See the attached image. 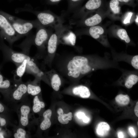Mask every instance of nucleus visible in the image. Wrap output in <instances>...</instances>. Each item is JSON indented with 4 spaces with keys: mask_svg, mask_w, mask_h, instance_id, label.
Wrapping results in <instances>:
<instances>
[{
    "mask_svg": "<svg viewBox=\"0 0 138 138\" xmlns=\"http://www.w3.org/2000/svg\"><path fill=\"white\" fill-rule=\"evenodd\" d=\"M109 56L98 55H79L74 56L68 62L66 68L68 75L77 78L99 69L120 67L117 62Z\"/></svg>",
    "mask_w": 138,
    "mask_h": 138,
    "instance_id": "1",
    "label": "nucleus"
},
{
    "mask_svg": "<svg viewBox=\"0 0 138 138\" xmlns=\"http://www.w3.org/2000/svg\"><path fill=\"white\" fill-rule=\"evenodd\" d=\"M26 36L25 39L17 47L21 49L22 51L18 52L13 50L11 47L6 45L4 39L0 37V50L3 55L4 62H10L14 64L17 67L25 59L30 57V49L33 45L34 35L30 32Z\"/></svg>",
    "mask_w": 138,
    "mask_h": 138,
    "instance_id": "2",
    "label": "nucleus"
},
{
    "mask_svg": "<svg viewBox=\"0 0 138 138\" xmlns=\"http://www.w3.org/2000/svg\"><path fill=\"white\" fill-rule=\"evenodd\" d=\"M12 108L17 114L18 125L25 129L27 128L29 131L34 121L31 100L27 97L19 104L12 105Z\"/></svg>",
    "mask_w": 138,
    "mask_h": 138,
    "instance_id": "3",
    "label": "nucleus"
},
{
    "mask_svg": "<svg viewBox=\"0 0 138 138\" xmlns=\"http://www.w3.org/2000/svg\"><path fill=\"white\" fill-rule=\"evenodd\" d=\"M2 12L16 32L22 37L28 35L33 28L42 25L38 20H24L4 12Z\"/></svg>",
    "mask_w": 138,
    "mask_h": 138,
    "instance_id": "4",
    "label": "nucleus"
},
{
    "mask_svg": "<svg viewBox=\"0 0 138 138\" xmlns=\"http://www.w3.org/2000/svg\"><path fill=\"white\" fill-rule=\"evenodd\" d=\"M0 37L7 41L11 47L15 41L22 38L2 11H0Z\"/></svg>",
    "mask_w": 138,
    "mask_h": 138,
    "instance_id": "5",
    "label": "nucleus"
},
{
    "mask_svg": "<svg viewBox=\"0 0 138 138\" xmlns=\"http://www.w3.org/2000/svg\"><path fill=\"white\" fill-rule=\"evenodd\" d=\"M36 33L34 35L33 45L37 48V52L35 56L37 59L44 57L45 48V45L50 37L48 30L41 25L37 28Z\"/></svg>",
    "mask_w": 138,
    "mask_h": 138,
    "instance_id": "6",
    "label": "nucleus"
},
{
    "mask_svg": "<svg viewBox=\"0 0 138 138\" xmlns=\"http://www.w3.org/2000/svg\"><path fill=\"white\" fill-rule=\"evenodd\" d=\"M13 83V87L10 93L8 103L12 105L20 102L28 96L26 83L22 80L18 83Z\"/></svg>",
    "mask_w": 138,
    "mask_h": 138,
    "instance_id": "7",
    "label": "nucleus"
},
{
    "mask_svg": "<svg viewBox=\"0 0 138 138\" xmlns=\"http://www.w3.org/2000/svg\"><path fill=\"white\" fill-rule=\"evenodd\" d=\"M24 12L30 13L35 15L40 24L43 26L50 25L55 21L54 16L51 14L45 11L38 12L30 8H21L16 11L17 13Z\"/></svg>",
    "mask_w": 138,
    "mask_h": 138,
    "instance_id": "8",
    "label": "nucleus"
},
{
    "mask_svg": "<svg viewBox=\"0 0 138 138\" xmlns=\"http://www.w3.org/2000/svg\"><path fill=\"white\" fill-rule=\"evenodd\" d=\"M59 37L54 33L50 36L47 43V54L44 57L43 63L50 66L57 49Z\"/></svg>",
    "mask_w": 138,
    "mask_h": 138,
    "instance_id": "9",
    "label": "nucleus"
},
{
    "mask_svg": "<svg viewBox=\"0 0 138 138\" xmlns=\"http://www.w3.org/2000/svg\"><path fill=\"white\" fill-rule=\"evenodd\" d=\"M89 33L92 38L103 46L107 47L109 46L106 33L101 27L99 26L91 27L89 30Z\"/></svg>",
    "mask_w": 138,
    "mask_h": 138,
    "instance_id": "10",
    "label": "nucleus"
},
{
    "mask_svg": "<svg viewBox=\"0 0 138 138\" xmlns=\"http://www.w3.org/2000/svg\"><path fill=\"white\" fill-rule=\"evenodd\" d=\"M10 80L6 78L0 72V92L4 100L8 103L13 84Z\"/></svg>",
    "mask_w": 138,
    "mask_h": 138,
    "instance_id": "11",
    "label": "nucleus"
},
{
    "mask_svg": "<svg viewBox=\"0 0 138 138\" xmlns=\"http://www.w3.org/2000/svg\"><path fill=\"white\" fill-rule=\"evenodd\" d=\"M122 72V76L125 78L124 86L130 89L138 81V72L137 71H128L121 69Z\"/></svg>",
    "mask_w": 138,
    "mask_h": 138,
    "instance_id": "12",
    "label": "nucleus"
},
{
    "mask_svg": "<svg viewBox=\"0 0 138 138\" xmlns=\"http://www.w3.org/2000/svg\"><path fill=\"white\" fill-rule=\"evenodd\" d=\"M40 80L35 78L33 81L29 80L26 82L27 86V93L32 97L38 95L41 92V89L40 86L37 84V83Z\"/></svg>",
    "mask_w": 138,
    "mask_h": 138,
    "instance_id": "13",
    "label": "nucleus"
},
{
    "mask_svg": "<svg viewBox=\"0 0 138 138\" xmlns=\"http://www.w3.org/2000/svg\"><path fill=\"white\" fill-rule=\"evenodd\" d=\"M49 79L50 78L51 84L53 89L56 91H58L61 84V78L57 73L52 70L45 72Z\"/></svg>",
    "mask_w": 138,
    "mask_h": 138,
    "instance_id": "14",
    "label": "nucleus"
},
{
    "mask_svg": "<svg viewBox=\"0 0 138 138\" xmlns=\"http://www.w3.org/2000/svg\"><path fill=\"white\" fill-rule=\"evenodd\" d=\"M12 135L15 138H31L32 136L29 131H27L25 128L19 125L14 124Z\"/></svg>",
    "mask_w": 138,
    "mask_h": 138,
    "instance_id": "15",
    "label": "nucleus"
},
{
    "mask_svg": "<svg viewBox=\"0 0 138 138\" xmlns=\"http://www.w3.org/2000/svg\"><path fill=\"white\" fill-rule=\"evenodd\" d=\"M52 114V110L48 109L44 111L42 114L43 119L40 125V129L42 131H45L51 126V123L50 119Z\"/></svg>",
    "mask_w": 138,
    "mask_h": 138,
    "instance_id": "16",
    "label": "nucleus"
},
{
    "mask_svg": "<svg viewBox=\"0 0 138 138\" xmlns=\"http://www.w3.org/2000/svg\"><path fill=\"white\" fill-rule=\"evenodd\" d=\"M64 33L60 37L61 38V41L63 43L72 46L75 44L76 37L75 34L71 31H67Z\"/></svg>",
    "mask_w": 138,
    "mask_h": 138,
    "instance_id": "17",
    "label": "nucleus"
},
{
    "mask_svg": "<svg viewBox=\"0 0 138 138\" xmlns=\"http://www.w3.org/2000/svg\"><path fill=\"white\" fill-rule=\"evenodd\" d=\"M73 94L83 98H89L90 93L89 88L83 85H79L74 87L72 89Z\"/></svg>",
    "mask_w": 138,
    "mask_h": 138,
    "instance_id": "18",
    "label": "nucleus"
},
{
    "mask_svg": "<svg viewBox=\"0 0 138 138\" xmlns=\"http://www.w3.org/2000/svg\"><path fill=\"white\" fill-rule=\"evenodd\" d=\"M38 95L34 96L33 99L31 108L33 113L40 112L45 107L44 103L40 100Z\"/></svg>",
    "mask_w": 138,
    "mask_h": 138,
    "instance_id": "19",
    "label": "nucleus"
},
{
    "mask_svg": "<svg viewBox=\"0 0 138 138\" xmlns=\"http://www.w3.org/2000/svg\"><path fill=\"white\" fill-rule=\"evenodd\" d=\"M110 129V126L107 123L101 122L99 123L97 126L96 132L99 136H104L108 134Z\"/></svg>",
    "mask_w": 138,
    "mask_h": 138,
    "instance_id": "20",
    "label": "nucleus"
},
{
    "mask_svg": "<svg viewBox=\"0 0 138 138\" xmlns=\"http://www.w3.org/2000/svg\"><path fill=\"white\" fill-rule=\"evenodd\" d=\"M14 124L11 122L10 114L0 113V130Z\"/></svg>",
    "mask_w": 138,
    "mask_h": 138,
    "instance_id": "21",
    "label": "nucleus"
},
{
    "mask_svg": "<svg viewBox=\"0 0 138 138\" xmlns=\"http://www.w3.org/2000/svg\"><path fill=\"white\" fill-rule=\"evenodd\" d=\"M102 20L101 16L98 14H96L86 19L85 21V24L87 26L92 27L99 24Z\"/></svg>",
    "mask_w": 138,
    "mask_h": 138,
    "instance_id": "22",
    "label": "nucleus"
},
{
    "mask_svg": "<svg viewBox=\"0 0 138 138\" xmlns=\"http://www.w3.org/2000/svg\"><path fill=\"white\" fill-rule=\"evenodd\" d=\"M102 3V0H89L85 4V7L88 10H94L100 7Z\"/></svg>",
    "mask_w": 138,
    "mask_h": 138,
    "instance_id": "23",
    "label": "nucleus"
},
{
    "mask_svg": "<svg viewBox=\"0 0 138 138\" xmlns=\"http://www.w3.org/2000/svg\"><path fill=\"white\" fill-rule=\"evenodd\" d=\"M115 99L116 102L121 106H126L129 104L130 101L129 96L120 94L116 96Z\"/></svg>",
    "mask_w": 138,
    "mask_h": 138,
    "instance_id": "24",
    "label": "nucleus"
},
{
    "mask_svg": "<svg viewBox=\"0 0 138 138\" xmlns=\"http://www.w3.org/2000/svg\"><path fill=\"white\" fill-rule=\"evenodd\" d=\"M117 34L120 39L126 43H129L130 42L131 39L125 29L122 28L119 29L117 31Z\"/></svg>",
    "mask_w": 138,
    "mask_h": 138,
    "instance_id": "25",
    "label": "nucleus"
},
{
    "mask_svg": "<svg viewBox=\"0 0 138 138\" xmlns=\"http://www.w3.org/2000/svg\"><path fill=\"white\" fill-rule=\"evenodd\" d=\"M72 114L71 112H69L67 114H64L59 115L58 120L60 123L63 124H67L69 121L72 120Z\"/></svg>",
    "mask_w": 138,
    "mask_h": 138,
    "instance_id": "26",
    "label": "nucleus"
},
{
    "mask_svg": "<svg viewBox=\"0 0 138 138\" xmlns=\"http://www.w3.org/2000/svg\"><path fill=\"white\" fill-rule=\"evenodd\" d=\"M120 2L118 0H111L109 3V7L113 12L115 14L119 13L120 8Z\"/></svg>",
    "mask_w": 138,
    "mask_h": 138,
    "instance_id": "27",
    "label": "nucleus"
},
{
    "mask_svg": "<svg viewBox=\"0 0 138 138\" xmlns=\"http://www.w3.org/2000/svg\"><path fill=\"white\" fill-rule=\"evenodd\" d=\"M12 134L7 128L0 130V138H9Z\"/></svg>",
    "mask_w": 138,
    "mask_h": 138,
    "instance_id": "28",
    "label": "nucleus"
},
{
    "mask_svg": "<svg viewBox=\"0 0 138 138\" xmlns=\"http://www.w3.org/2000/svg\"><path fill=\"white\" fill-rule=\"evenodd\" d=\"M12 110L0 100V113L10 114Z\"/></svg>",
    "mask_w": 138,
    "mask_h": 138,
    "instance_id": "29",
    "label": "nucleus"
},
{
    "mask_svg": "<svg viewBox=\"0 0 138 138\" xmlns=\"http://www.w3.org/2000/svg\"><path fill=\"white\" fill-rule=\"evenodd\" d=\"M131 65L136 70L138 69V55L133 56Z\"/></svg>",
    "mask_w": 138,
    "mask_h": 138,
    "instance_id": "30",
    "label": "nucleus"
},
{
    "mask_svg": "<svg viewBox=\"0 0 138 138\" xmlns=\"http://www.w3.org/2000/svg\"><path fill=\"white\" fill-rule=\"evenodd\" d=\"M133 14V13L132 12H128L127 13L123 21L124 24H126L130 22V20Z\"/></svg>",
    "mask_w": 138,
    "mask_h": 138,
    "instance_id": "31",
    "label": "nucleus"
},
{
    "mask_svg": "<svg viewBox=\"0 0 138 138\" xmlns=\"http://www.w3.org/2000/svg\"><path fill=\"white\" fill-rule=\"evenodd\" d=\"M120 3H122L132 5L133 4L134 0H118Z\"/></svg>",
    "mask_w": 138,
    "mask_h": 138,
    "instance_id": "32",
    "label": "nucleus"
},
{
    "mask_svg": "<svg viewBox=\"0 0 138 138\" xmlns=\"http://www.w3.org/2000/svg\"><path fill=\"white\" fill-rule=\"evenodd\" d=\"M77 116L78 118L79 119H82L85 116V115L84 113L80 112L77 113Z\"/></svg>",
    "mask_w": 138,
    "mask_h": 138,
    "instance_id": "33",
    "label": "nucleus"
},
{
    "mask_svg": "<svg viewBox=\"0 0 138 138\" xmlns=\"http://www.w3.org/2000/svg\"><path fill=\"white\" fill-rule=\"evenodd\" d=\"M134 112L136 116L138 117V102H136L134 109Z\"/></svg>",
    "mask_w": 138,
    "mask_h": 138,
    "instance_id": "34",
    "label": "nucleus"
},
{
    "mask_svg": "<svg viewBox=\"0 0 138 138\" xmlns=\"http://www.w3.org/2000/svg\"><path fill=\"white\" fill-rule=\"evenodd\" d=\"M129 132L133 136H135V132L133 128L132 127H130L129 129Z\"/></svg>",
    "mask_w": 138,
    "mask_h": 138,
    "instance_id": "35",
    "label": "nucleus"
},
{
    "mask_svg": "<svg viewBox=\"0 0 138 138\" xmlns=\"http://www.w3.org/2000/svg\"><path fill=\"white\" fill-rule=\"evenodd\" d=\"M82 119L83 122L86 123L88 122L90 120L89 118L85 115Z\"/></svg>",
    "mask_w": 138,
    "mask_h": 138,
    "instance_id": "36",
    "label": "nucleus"
},
{
    "mask_svg": "<svg viewBox=\"0 0 138 138\" xmlns=\"http://www.w3.org/2000/svg\"><path fill=\"white\" fill-rule=\"evenodd\" d=\"M71 3L72 4H76L77 3L82 0H70Z\"/></svg>",
    "mask_w": 138,
    "mask_h": 138,
    "instance_id": "37",
    "label": "nucleus"
},
{
    "mask_svg": "<svg viewBox=\"0 0 138 138\" xmlns=\"http://www.w3.org/2000/svg\"><path fill=\"white\" fill-rule=\"evenodd\" d=\"M118 136L119 138L124 137V135L123 133L121 131H119L118 133Z\"/></svg>",
    "mask_w": 138,
    "mask_h": 138,
    "instance_id": "38",
    "label": "nucleus"
},
{
    "mask_svg": "<svg viewBox=\"0 0 138 138\" xmlns=\"http://www.w3.org/2000/svg\"><path fill=\"white\" fill-rule=\"evenodd\" d=\"M57 113L59 115L62 114L64 113L63 110L61 108H60L58 110Z\"/></svg>",
    "mask_w": 138,
    "mask_h": 138,
    "instance_id": "39",
    "label": "nucleus"
},
{
    "mask_svg": "<svg viewBox=\"0 0 138 138\" xmlns=\"http://www.w3.org/2000/svg\"><path fill=\"white\" fill-rule=\"evenodd\" d=\"M61 0H49V1L51 3H56L58 2Z\"/></svg>",
    "mask_w": 138,
    "mask_h": 138,
    "instance_id": "40",
    "label": "nucleus"
},
{
    "mask_svg": "<svg viewBox=\"0 0 138 138\" xmlns=\"http://www.w3.org/2000/svg\"><path fill=\"white\" fill-rule=\"evenodd\" d=\"M138 16H137V17H136V18L135 20V21L137 23H138Z\"/></svg>",
    "mask_w": 138,
    "mask_h": 138,
    "instance_id": "41",
    "label": "nucleus"
},
{
    "mask_svg": "<svg viewBox=\"0 0 138 138\" xmlns=\"http://www.w3.org/2000/svg\"><path fill=\"white\" fill-rule=\"evenodd\" d=\"M1 65H0V72H1L0 70L1 69Z\"/></svg>",
    "mask_w": 138,
    "mask_h": 138,
    "instance_id": "42",
    "label": "nucleus"
},
{
    "mask_svg": "<svg viewBox=\"0 0 138 138\" xmlns=\"http://www.w3.org/2000/svg\"><path fill=\"white\" fill-rule=\"evenodd\" d=\"M59 134V133H57V135H58Z\"/></svg>",
    "mask_w": 138,
    "mask_h": 138,
    "instance_id": "43",
    "label": "nucleus"
}]
</instances>
